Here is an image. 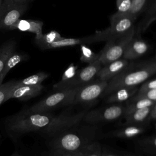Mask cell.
I'll use <instances>...</instances> for the list:
<instances>
[{"instance_id": "74e56055", "label": "cell", "mask_w": 156, "mask_h": 156, "mask_svg": "<svg viewBox=\"0 0 156 156\" xmlns=\"http://www.w3.org/2000/svg\"><path fill=\"white\" fill-rule=\"evenodd\" d=\"M2 0H0V6L1 5V4H2Z\"/></svg>"}, {"instance_id": "f35d334b", "label": "cell", "mask_w": 156, "mask_h": 156, "mask_svg": "<svg viewBox=\"0 0 156 156\" xmlns=\"http://www.w3.org/2000/svg\"><path fill=\"white\" fill-rule=\"evenodd\" d=\"M154 59L156 60V54H155V57H154Z\"/></svg>"}, {"instance_id": "2e32d148", "label": "cell", "mask_w": 156, "mask_h": 156, "mask_svg": "<svg viewBox=\"0 0 156 156\" xmlns=\"http://www.w3.org/2000/svg\"><path fill=\"white\" fill-rule=\"evenodd\" d=\"M138 89L136 86L124 87L118 89L108 95L107 102L116 103L128 101L136 93Z\"/></svg>"}, {"instance_id": "4316f807", "label": "cell", "mask_w": 156, "mask_h": 156, "mask_svg": "<svg viewBox=\"0 0 156 156\" xmlns=\"http://www.w3.org/2000/svg\"><path fill=\"white\" fill-rule=\"evenodd\" d=\"M15 80L9 81L0 85V105L6 101V98L10 90L14 87Z\"/></svg>"}, {"instance_id": "8d00e7d4", "label": "cell", "mask_w": 156, "mask_h": 156, "mask_svg": "<svg viewBox=\"0 0 156 156\" xmlns=\"http://www.w3.org/2000/svg\"><path fill=\"white\" fill-rule=\"evenodd\" d=\"M11 156H21V155H20V154H17V153H15V154H12Z\"/></svg>"}, {"instance_id": "e0dca14e", "label": "cell", "mask_w": 156, "mask_h": 156, "mask_svg": "<svg viewBox=\"0 0 156 156\" xmlns=\"http://www.w3.org/2000/svg\"><path fill=\"white\" fill-rule=\"evenodd\" d=\"M154 106L147 107L136 110L124 116L126 125H138L143 122L150 116Z\"/></svg>"}, {"instance_id": "44dd1931", "label": "cell", "mask_w": 156, "mask_h": 156, "mask_svg": "<svg viewBox=\"0 0 156 156\" xmlns=\"http://www.w3.org/2000/svg\"><path fill=\"white\" fill-rule=\"evenodd\" d=\"M49 74L45 72H38L20 80H15V87L21 85H39L49 77Z\"/></svg>"}, {"instance_id": "f1b7e54d", "label": "cell", "mask_w": 156, "mask_h": 156, "mask_svg": "<svg viewBox=\"0 0 156 156\" xmlns=\"http://www.w3.org/2000/svg\"><path fill=\"white\" fill-rule=\"evenodd\" d=\"M77 66L71 63L64 71L61 80L58 83H63L70 79H71L76 74L77 70Z\"/></svg>"}, {"instance_id": "8992f818", "label": "cell", "mask_w": 156, "mask_h": 156, "mask_svg": "<svg viewBox=\"0 0 156 156\" xmlns=\"http://www.w3.org/2000/svg\"><path fill=\"white\" fill-rule=\"evenodd\" d=\"M102 66L98 60L88 64L82 69L77 71L76 75L70 80L63 83H57L54 85L53 88L55 90L65 88H73L80 87L93 80L98 71Z\"/></svg>"}, {"instance_id": "9a60e30c", "label": "cell", "mask_w": 156, "mask_h": 156, "mask_svg": "<svg viewBox=\"0 0 156 156\" xmlns=\"http://www.w3.org/2000/svg\"><path fill=\"white\" fill-rule=\"evenodd\" d=\"M156 20V0H153L148 8L145 11V15L139 23L135 32V35L140 36L144 32L149 26Z\"/></svg>"}, {"instance_id": "f546056e", "label": "cell", "mask_w": 156, "mask_h": 156, "mask_svg": "<svg viewBox=\"0 0 156 156\" xmlns=\"http://www.w3.org/2000/svg\"><path fill=\"white\" fill-rule=\"evenodd\" d=\"M154 88H156V78L143 83L140 87V88L138 89L136 93H141Z\"/></svg>"}, {"instance_id": "ab89813d", "label": "cell", "mask_w": 156, "mask_h": 156, "mask_svg": "<svg viewBox=\"0 0 156 156\" xmlns=\"http://www.w3.org/2000/svg\"><path fill=\"white\" fill-rule=\"evenodd\" d=\"M0 137H1V135H0Z\"/></svg>"}, {"instance_id": "83f0119b", "label": "cell", "mask_w": 156, "mask_h": 156, "mask_svg": "<svg viewBox=\"0 0 156 156\" xmlns=\"http://www.w3.org/2000/svg\"><path fill=\"white\" fill-rule=\"evenodd\" d=\"M132 0H116L117 11L115 13L118 15H125L129 10Z\"/></svg>"}, {"instance_id": "5bb4252c", "label": "cell", "mask_w": 156, "mask_h": 156, "mask_svg": "<svg viewBox=\"0 0 156 156\" xmlns=\"http://www.w3.org/2000/svg\"><path fill=\"white\" fill-rule=\"evenodd\" d=\"M43 23L39 20H18L10 30L18 29L23 32H30L35 34V37H39L43 34L42 29Z\"/></svg>"}, {"instance_id": "7c38bea8", "label": "cell", "mask_w": 156, "mask_h": 156, "mask_svg": "<svg viewBox=\"0 0 156 156\" xmlns=\"http://www.w3.org/2000/svg\"><path fill=\"white\" fill-rule=\"evenodd\" d=\"M44 87L39 85H21L14 87L10 90L6 98V101L10 99H16L20 101H27L39 95Z\"/></svg>"}, {"instance_id": "484cf974", "label": "cell", "mask_w": 156, "mask_h": 156, "mask_svg": "<svg viewBox=\"0 0 156 156\" xmlns=\"http://www.w3.org/2000/svg\"><path fill=\"white\" fill-rule=\"evenodd\" d=\"M82 156H102L103 152L99 143L93 141L81 150Z\"/></svg>"}, {"instance_id": "ac0fdd59", "label": "cell", "mask_w": 156, "mask_h": 156, "mask_svg": "<svg viewBox=\"0 0 156 156\" xmlns=\"http://www.w3.org/2000/svg\"><path fill=\"white\" fill-rule=\"evenodd\" d=\"M155 103L156 102L151 101L150 99L144 98L136 97L133 96L130 99H129L127 102V104L126 105V111L124 116L136 110L147 107L154 106L155 104Z\"/></svg>"}, {"instance_id": "7a4b0ae2", "label": "cell", "mask_w": 156, "mask_h": 156, "mask_svg": "<svg viewBox=\"0 0 156 156\" xmlns=\"http://www.w3.org/2000/svg\"><path fill=\"white\" fill-rule=\"evenodd\" d=\"M155 74H156V60L155 59L138 64L130 63L124 70L108 82L102 95V96H108L118 89L136 86L144 82Z\"/></svg>"}, {"instance_id": "d6a6232c", "label": "cell", "mask_w": 156, "mask_h": 156, "mask_svg": "<svg viewBox=\"0 0 156 156\" xmlns=\"http://www.w3.org/2000/svg\"><path fill=\"white\" fill-rule=\"evenodd\" d=\"M102 156H136V155H120L119 154L116 153H111V152H103Z\"/></svg>"}, {"instance_id": "5b68a950", "label": "cell", "mask_w": 156, "mask_h": 156, "mask_svg": "<svg viewBox=\"0 0 156 156\" xmlns=\"http://www.w3.org/2000/svg\"><path fill=\"white\" fill-rule=\"evenodd\" d=\"M135 29L127 33L108 38L99 54V61L102 66L121 58L129 42L135 35Z\"/></svg>"}, {"instance_id": "e575fe53", "label": "cell", "mask_w": 156, "mask_h": 156, "mask_svg": "<svg viewBox=\"0 0 156 156\" xmlns=\"http://www.w3.org/2000/svg\"><path fill=\"white\" fill-rule=\"evenodd\" d=\"M149 118H152V119H156V108L154 109V108H152V111L151 112Z\"/></svg>"}, {"instance_id": "d590c367", "label": "cell", "mask_w": 156, "mask_h": 156, "mask_svg": "<svg viewBox=\"0 0 156 156\" xmlns=\"http://www.w3.org/2000/svg\"><path fill=\"white\" fill-rule=\"evenodd\" d=\"M12 1L19 4H27L28 2H29L31 0H12Z\"/></svg>"}, {"instance_id": "ffe728a7", "label": "cell", "mask_w": 156, "mask_h": 156, "mask_svg": "<svg viewBox=\"0 0 156 156\" xmlns=\"http://www.w3.org/2000/svg\"><path fill=\"white\" fill-rule=\"evenodd\" d=\"M25 59V55L20 52H14L7 59L2 71L0 74V85L2 84L3 80L7 73L16 65Z\"/></svg>"}, {"instance_id": "4dcf8cb0", "label": "cell", "mask_w": 156, "mask_h": 156, "mask_svg": "<svg viewBox=\"0 0 156 156\" xmlns=\"http://www.w3.org/2000/svg\"><path fill=\"white\" fill-rule=\"evenodd\" d=\"M134 96L136 97L144 98L156 102V88L151 89L141 93H136Z\"/></svg>"}, {"instance_id": "3957f363", "label": "cell", "mask_w": 156, "mask_h": 156, "mask_svg": "<svg viewBox=\"0 0 156 156\" xmlns=\"http://www.w3.org/2000/svg\"><path fill=\"white\" fill-rule=\"evenodd\" d=\"M95 135L94 128L76 126L54 136L49 146L54 152H76L93 142Z\"/></svg>"}, {"instance_id": "4fadbf2b", "label": "cell", "mask_w": 156, "mask_h": 156, "mask_svg": "<svg viewBox=\"0 0 156 156\" xmlns=\"http://www.w3.org/2000/svg\"><path fill=\"white\" fill-rule=\"evenodd\" d=\"M129 64L128 60L119 58L102 66L96 76L99 80L109 82L124 70Z\"/></svg>"}, {"instance_id": "cb8c5ba5", "label": "cell", "mask_w": 156, "mask_h": 156, "mask_svg": "<svg viewBox=\"0 0 156 156\" xmlns=\"http://www.w3.org/2000/svg\"><path fill=\"white\" fill-rule=\"evenodd\" d=\"M63 37L60 34L55 30H52L46 34H42L39 37H35V41L38 46L41 49H44V47L54 41L62 39Z\"/></svg>"}, {"instance_id": "1f68e13d", "label": "cell", "mask_w": 156, "mask_h": 156, "mask_svg": "<svg viewBox=\"0 0 156 156\" xmlns=\"http://www.w3.org/2000/svg\"><path fill=\"white\" fill-rule=\"evenodd\" d=\"M54 156H82L81 151L76 152H54Z\"/></svg>"}, {"instance_id": "836d02e7", "label": "cell", "mask_w": 156, "mask_h": 156, "mask_svg": "<svg viewBox=\"0 0 156 156\" xmlns=\"http://www.w3.org/2000/svg\"><path fill=\"white\" fill-rule=\"evenodd\" d=\"M149 145L154 149H156V136L152 138L149 140Z\"/></svg>"}, {"instance_id": "ba28073f", "label": "cell", "mask_w": 156, "mask_h": 156, "mask_svg": "<svg viewBox=\"0 0 156 156\" xmlns=\"http://www.w3.org/2000/svg\"><path fill=\"white\" fill-rule=\"evenodd\" d=\"M27 8V4H19L12 0H4L0 6V29H9Z\"/></svg>"}, {"instance_id": "9c48e42d", "label": "cell", "mask_w": 156, "mask_h": 156, "mask_svg": "<svg viewBox=\"0 0 156 156\" xmlns=\"http://www.w3.org/2000/svg\"><path fill=\"white\" fill-rule=\"evenodd\" d=\"M108 82L99 79L95 81L92 80L79 87L75 96L74 104L90 102L96 99L102 95L108 85Z\"/></svg>"}, {"instance_id": "6da1fadb", "label": "cell", "mask_w": 156, "mask_h": 156, "mask_svg": "<svg viewBox=\"0 0 156 156\" xmlns=\"http://www.w3.org/2000/svg\"><path fill=\"white\" fill-rule=\"evenodd\" d=\"M87 112L85 110L77 113L53 115L48 112L26 113L21 111L5 119V129L13 135L38 132L55 136L77 126Z\"/></svg>"}, {"instance_id": "d6986e66", "label": "cell", "mask_w": 156, "mask_h": 156, "mask_svg": "<svg viewBox=\"0 0 156 156\" xmlns=\"http://www.w3.org/2000/svg\"><path fill=\"white\" fill-rule=\"evenodd\" d=\"M153 0H132L129 12L125 15L135 20L142 13L145 12Z\"/></svg>"}, {"instance_id": "d4e9b609", "label": "cell", "mask_w": 156, "mask_h": 156, "mask_svg": "<svg viewBox=\"0 0 156 156\" xmlns=\"http://www.w3.org/2000/svg\"><path fill=\"white\" fill-rule=\"evenodd\" d=\"M80 60L82 62L90 64L98 60L99 54L94 52L85 44L80 45Z\"/></svg>"}, {"instance_id": "7402d4cb", "label": "cell", "mask_w": 156, "mask_h": 156, "mask_svg": "<svg viewBox=\"0 0 156 156\" xmlns=\"http://www.w3.org/2000/svg\"><path fill=\"white\" fill-rule=\"evenodd\" d=\"M16 43L13 40L9 41L0 48V74L9 57L15 51Z\"/></svg>"}, {"instance_id": "8fae6325", "label": "cell", "mask_w": 156, "mask_h": 156, "mask_svg": "<svg viewBox=\"0 0 156 156\" xmlns=\"http://www.w3.org/2000/svg\"><path fill=\"white\" fill-rule=\"evenodd\" d=\"M149 49V44L140 36L134 35L124 50L122 57L130 60L144 55Z\"/></svg>"}, {"instance_id": "30bf717a", "label": "cell", "mask_w": 156, "mask_h": 156, "mask_svg": "<svg viewBox=\"0 0 156 156\" xmlns=\"http://www.w3.org/2000/svg\"><path fill=\"white\" fill-rule=\"evenodd\" d=\"M110 26L104 29L107 40L111 37L124 35L134 28V20L126 15H118L114 13L110 17Z\"/></svg>"}, {"instance_id": "52a82bcc", "label": "cell", "mask_w": 156, "mask_h": 156, "mask_svg": "<svg viewBox=\"0 0 156 156\" xmlns=\"http://www.w3.org/2000/svg\"><path fill=\"white\" fill-rule=\"evenodd\" d=\"M126 106L122 105H113L107 107L95 109L87 113L83 116L82 121L88 124H96L102 122L111 121L124 116Z\"/></svg>"}, {"instance_id": "277c9868", "label": "cell", "mask_w": 156, "mask_h": 156, "mask_svg": "<svg viewBox=\"0 0 156 156\" xmlns=\"http://www.w3.org/2000/svg\"><path fill=\"white\" fill-rule=\"evenodd\" d=\"M79 87L55 90V92L22 111L26 113H43L58 107L73 105Z\"/></svg>"}, {"instance_id": "603a6c76", "label": "cell", "mask_w": 156, "mask_h": 156, "mask_svg": "<svg viewBox=\"0 0 156 156\" xmlns=\"http://www.w3.org/2000/svg\"><path fill=\"white\" fill-rule=\"evenodd\" d=\"M145 129L138 125H127V127H123L114 132L113 135L120 138H132L142 133Z\"/></svg>"}]
</instances>
